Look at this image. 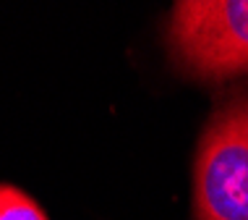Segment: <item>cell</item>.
<instances>
[{
    "label": "cell",
    "mask_w": 248,
    "mask_h": 220,
    "mask_svg": "<svg viewBox=\"0 0 248 220\" xmlns=\"http://www.w3.org/2000/svg\"><path fill=\"white\" fill-rule=\"evenodd\" d=\"M167 45L186 73L225 82L248 71V0H180L172 5Z\"/></svg>",
    "instance_id": "cell-1"
},
{
    "label": "cell",
    "mask_w": 248,
    "mask_h": 220,
    "mask_svg": "<svg viewBox=\"0 0 248 220\" xmlns=\"http://www.w3.org/2000/svg\"><path fill=\"white\" fill-rule=\"evenodd\" d=\"M196 220H248V92L212 116L193 168Z\"/></svg>",
    "instance_id": "cell-2"
},
{
    "label": "cell",
    "mask_w": 248,
    "mask_h": 220,
    "mask_svg": "<svg viewBox=\"0 0 248 220\" xmlns=\"http://www.w3.org/2000/svg\"><path fill=\"white\" fill-rule=\"evenodd\" d=\"M0 220H47V215L21 189L0 184Z\"/></svg>",
    "instance_id": "cell-3"
}]
</instances>
